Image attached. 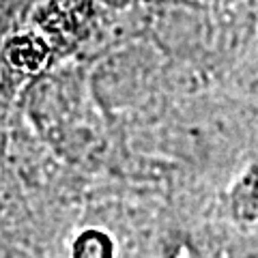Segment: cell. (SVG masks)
<instances>
[{
	"mask_svg": "<svg viewBox=\"0 0 258 258\" xmlns=\"http://www.w3.org/2000/svg\"><path fill=\"white\" fill-rule=\"evenodd\" d=\"M54 45L43 32L22 30L13 32L0 45V58L15 74L35 76L50 64Z\"/></svg>",
	"mask_w": 258,
	"mask_h": 258,
	"instance_id": "2",
	"label": "cell"
},
{
	"mask_svg": "<svg viewBox=\"0 0 258 258\" xmlns=\"http://www.w3.org/2000/svg\"><path fill=\"white\" fill-rule=\"evenodd\" d=\"M91 18L93 11L88 0H47L35 20L39 32H43L54 45L82 39Z\"/></svg>",
	"mask_w": 258,
	"mask_h": 258,
	"instance_id": "1",
	"label": "cell"
},
{
	"mask_svg": "<svg viewBox=\"0 0 258 258\" xmlns=\"http://www.w3.org/2000/svg\"><path fill=\"white\" fill-rule=\"evenodd\" d=\"M114 241L99 228H84L71 243V258H114Z\"/></svg>",
	"mask_w": 258,
	"mask_h": 258,
	"instance_id": "4",
	"label": "cell"
},
{
	"mask_svg": "<svg viewBox=\"0 0 258 258\" xmlns=\"http://www.w3.org/2000/svg\"><path fill=\"white\" fill-rule=\"evenodd\" d=\"M230 211L237 222L258 224V164L243 172L230 189Z\"/></svg>",
	"mask_w": 258,
	"mask_h": 258,
	"instance_id": "3",
	"label": "cell"
}]
</instances>
